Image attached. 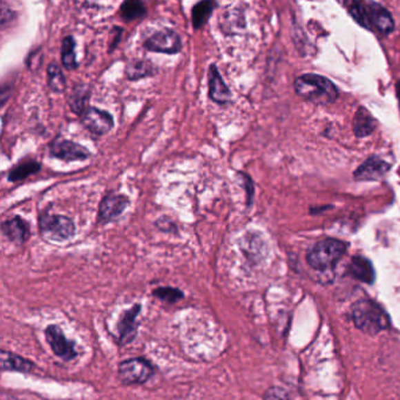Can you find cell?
Instances as JSON below:
<instances>
[{
    "mask_svg": "<svg viewBox=\"0 0 400 400\" xmlns=\"http://www.w3.org/2000/svg\"><path fill=\"white\" fill-rule=\"evenodd\" d=\"M348 246L336 239H323L308 254V263L314 270L326 271L336 267L341 257L346 255Z\"/></svg>",
    "mask_w": 400,
    "mask_h": 400,
    "instance_id": "3957f363",
    "label": "cell"
},
{
    "mask_svg": "<svg viewBox=\"0 0 400 400\" xmlns=\"http://www.w3.org/2000/svg\"><path fill=\"white\" fill-rule=\"evenodd\" d=\"M266 400H291L289 393L281 388H270L264 394Z\"/></svg>",
    "mask_w": 400,
    "mask_h": 400,
    "instance_id": "83f0119b",
    "label": "cell"
},
{
    "mask_svg": "<svg viewBox=\"0 0 400 400\" xmlns=\"http://www.w3.org/2000/svg\"><path fill=\"white\" fill-rule=\"evenodd\" d=\"M241 177H242V180H243L244 185L243 187L246 188V192H247V206L250 207L251 203H252V199H254V194H255V188H254V182L251 180V177L247 174L239 173Z\"/></svg>",
    "mask_w": 400,
    "mask_h": 400,
    "instance_id": "f1b7e54d",
    "label": "cell"
},
{
    "mask_svg": "<svg viewBox=\"0 0 400 400\" xmlns=\"http://www.w3.org/2000/svg\"><path fill=\"white\" fill-rule=\"evenodd\" d=\"M48 86L52 92L58 94L66 92V78L58 63H51L48 66Z\"/></svg>",
    "mask_w": 400,
    "mask_h": 400,
    "instance_id": "7402d4cb",
    "label": "cell"
},
{
    "mask_svg": "<svg viewBox=\"0 0 400 400\" xmlns=\"http://www.w3.org/2000/svg\"><path fill=\"white\" fill-rule=\"evenodd\" d=\"M157 67L150 60L134 59L127 63L125 73L130 81H138L157 74Z\"/></svg>",
    "mask_w": 400,
    "mask_h": 400,
    "instance_id": "e0dca14e",
    "label": "cell"
},
{
    "mask_svg": "<svg viewBox=\"0 0 400 400\" xmlns=\"http://www.w3.org/2000/svg\"><path fill=\"white\" fill-rule=\"evenodd\" d=\"M46 339L51 346L53 352L58 357L63 358L65 361H71L77 356L73 341H68L59 326H50L46 329Z\"/></svg>",
    "mask_w": 400,
    "mask_h": 400,
    "instance_id": "8fae6325",
    "label": "cell"
},
{
    "mask_svg": "<svg viewBox=\"0 0 400 400\" xmlns=\"http://www.w3.org/2000/svg\"><path fill=\"white\" fill-rule=\"evenodd\" d=\"M153 368L141 358L122 361L119 365V378L123 384H141L153 376Z\"/></svg>",
    "mask_w": 400,
    "mask_h": 400,
    "instance_id": "52a82bcc",
    "label": "cell"
},
{
    "mask_svg": "<svg viewBox=\"0 0 400 400\" xmlns=\"http://www.w3.org/2000/svg\"><path fill=\"white\" fill-rule=\"evenodd\" d=\"M391 166L378 157H370L368 161L358 167L354 172V177L361 181L381 180L390 172Z\"/></svg>",
    "mask_w": 400,
    "mask_h": 400,
    "instance_id": "4fadbf2b",
    "label": "cell"
},
{
    "mask_svg": "<svg viewBox=\"0 0 400 400\" xmlns=\"http://www.w3.org/2000/svg\"><path fill=\"white\" fill-rule=\"evenodd\" d=\"M208 78V97L212 102L217 105H227L232 101V92L224 83L223 78L219 71V67L216 63H212L207 73Z\"/></svg>",
    "mask_w": 400,
    "mask_h": 400,
    "instance_id": "30bf717a",
    "label": "cell"
},
{
    "mask_svg": "<svg viewBox=\"0 0 400 400\" xmlns=\"http://www.w3.org/2000/svg\"><path fill=\"white\" fill-rule=\"evenodd\" d=\"M147 51L163 54H177L182 51V39L180 34L172 28H165L154 32L143 41Z\"/></svg>",
    "mask_w": 400,
    "mask_h": 400,
    "instance_id": "5b68a950",
    "label": "cell"
},
{
    "mask_svg": "<svg viewBox=\"0 0 400 400\" xmlns=\"http://www.w3.org/2000/svg\"><path fill=\"white\" fill-rule=\"evenodd\" d=\"M147 8L142 1L138 0H128L122 3L120 6V16L126 21H133V20L143 19L147 16Z\"/></svg>",
    "mask_w": 400,
    "mask_h": 400,
    "instance_id": "603a6c76",
    "label": "cell"
},
{
    "mask_svg": "<svg viewBox=\"0 0 400 400\" xmlns=\"http://www.w3.org/2000/svg\"><path fill=\"white\" fill-rule=\"evenodd\" d=\"M61 63L68 71L78 68L79 63L75 54V40L72 36L65 37L61 43Z\"/></svg>",
    "mask_w": 400,
    "mask_h": 400,
    "instance_id": "d4e9b609",
    "label": "cell"
},
{
    "mask_svg": "<svg viewBox=\"0 0 400 400\" xmlns=\"http://www.w3.org/2000/svg\"><path fill=\"white\" fill-rule=\"evenodd\" d=\"M1 232L5 237L13 243L23 244L30 239L31 229L28 221L21 216H14L1 223Z\"/></svg>",
    "mask_w": 400,
    "mask_h": 400,
    "instance_id": "7c38bea8",
    "label": "cell"
},
{
    "mask_svg": "<svg viewBox=\"0 0 400 400\" xmlns=\"http://www.w3.org/2000/svg\"><path fill=\"white\" fill-rule=\"evenodd\" d=\"M354 326L364 334H377L390 326V317L383 306L372 299H359L352 306Z\"/></svg>",
    "mask_w": 400,
    "mask_h": 400,
    "instance_id": "6da1fadb",
    "label": "cell"
},
{
    "mask_svg": "<svg viewBox=\"0 0 400 400\" xmlns=\"http://www.w3.org/2000/svg\"><path fill=\"white\" fill-rule=\"evenodd\" d=\"M297 94L316 105H329L338 98L337 87L322 75L306 74L294 80Z\"/></svg>",
    "mask_w": 400,
    "mask_h": 400,
    "instance_id": "7a4b0ae2",
    "label": "cell"
},
{
    "mask_svg": "<svg viewBox=\"0 0 400 400\" xmlns=\"http://www.w3.org/2000/svg\"><path fill=\"white\" fill-rule=\"evenodd\" d=\"M154 294L157 296V299L169 303L177 302L183 297V294L175 288H159L157 290H154Z\"/></svg>",
    "mask_w": 400,
    "mask_h": 400,
    "instance_id": "4316f807",
    "label": "cell"
},
{
    "mask_svg": "<svg viewBox=\"0 0 400 400\" xmlns=\"http://www.w3.org/2000/svg\"><path fill=\"white\" fill-rule=\"evenodd\" d=\"M48 150L51 157L65 162L85 161L92 155L85 146L63 138H55Z\"/></svg>",
    "mask_w": 400,
    "mask_h": 400,
    "instance_id": "8992f818",
    "label": "cell"
},
{
    "mask_svg": "<svg viewBox=\"0 0 400 400\" xmlns=\"http://www.w3.org/2000/svg\"><path fill=\"white\" fill-rule=\"evenodd\" d=\"M350 14L361 26H364L366 28H372L371 20H370V11L368 5L361 4V3H353L351 5V8H350Z\"/></svg>",
    "mask_w": 400,
    "mask_h": 400,
    "instance_id": "484cf974",
    "label": "cell"
},
{
    "mask_svg": "<svg viewBox=\"0 0 400 400\" xmlns=\"http://www.w3.org/2000/svg\"><path fill=\"white\" fill-rule=\"evenodd\" d=\"M39 229L41 235L54 242H65L73 239L77 230L72 219L50 212H43L39 216Z\"/></svg>",
    "mask_w": 400,
    "mask_h": 400,
    "instance_id": "277c9868",
    "label": "cell"
},
{
    "mask_svg": "<svg viewBox=\"0 0 400 400\" xmlns=\"http://www.w3.org/2000/svg\"><path fill=\"white\" fill-rule=\"evenodd\" d=\"M219 6L216 1L212 0H204L194 5L192 8V23L195 30H201L204 25L208 23L210 17Z\"/></svg>",
    "mask_w": 400,
    "mask_h": 400,
    "instance_id": "ffe728a7",
    "label": "cell"
},
{
    "mask_svg": "<svg viewBox=\"0 0 400 400\" xmlns=\"http://www.w3.org/2000/svg\"><path fill=\"white\" fill-rule=\"evenodd\" d=\"M130 199L121 194L110 192L105 195L99 204V223L107 224L118 220L130 206Z\"/></svg>",
    "mask_w": 400,
    "mask_h": 400,
    "instance_id": "9c48e42d",
    "label": "cell"
},
{
    "mask_svg": "<svg viewBox=\"0 0 400 400\" xmlns=\"http://www.w3.org/2000/svg\"><path fill=\"white\" fill-rule=\"evenodd\" d=\"M16 18V13L13 12L12 8H6V3H1V28H6V24L12 21Z\"/></svg>",
    "mask_w": 400,
    "mask_h": 400,
    "instance_id": "f546056e",
    "label": "cell"
},
{
    "mask_svg": "<svg viewBox=\"0 0 400 400\" xmlns=\"http://www.w3.org/2000/svg\"><path fill=\"white\" fill-rule=\"evenodd\" d=\"M80 118L85 130L97 137H102L105 134L110 133L114 128V118L112 114L108 113L107 110H100L98 107H88Z\"/></svg>",
    "mask_w": 400,
    "mask_h": 400,
    "instance_id": "ba28073f",
    "label": "cell"
},
{
    "mask_svg": "<svg viewBox=\"0 0 400 400\" xmlns=\"http://www.w3.org/2000/svg\"><path fill=\"white\" fill-rule=\"evenodd\" d=\"M140 309H141L140 306L137 304L133 309L126 311L125 314H122L121 319L119 322V336H120L121 344H128L137 336V330H138L137 317L140 312Z\"/></svg>",
    "mask_w": 400,
    "mask_h": 400,
    "instance_id": "5bb4252c",
    "label": "cell"
},
{
    "mask_svg": "<svg viewBox=\"0 0 400 400\" xmlns=\"http://www.w3.org/2000/svg\"><path fill=\"white\" fill-rule=\"evenodd\" d=\"M41 163L33 160V159H24L23 161L13 166L12 168L8 170V182H18L28 179L31 175L40 172Z\"/></svg>",
    "mask_w": 400,
    "mask_h": 400,
    "instance_id": "d6986e66",
    "label": "cell"
},
{
    "mask_svg": "<svg viewBox=\"0 0 400 400\" xmlns=\"http://www.w3.org/2000/svg\"><path fill=\"white\" fill-rule=\"evenodd\" d=\"M33 368L31 361H26L24 358L19 357L17 354L3 351L1 352V369L10 370V371H21L28 372Z\"/></svg>",
    "mask_w": 400,
    "mask_h": 400,
    "instance_id": "cb8c5ba5",
    "label": "cell"
},
{
    "mask_svg": "<svg viewBox=\"0 0 400 400\" xmlns=\"http://www.w3.org/2000/svg\"><path fill=\"white\" fill-rule=\"evenodd\" d=\"M350 274L363 283L372 284L376 279V271L372 263L363 256H354L349 266Z\"/></svg>",
    "mask_w": 400,
    "mask_h": 400,
    "instance_id": "2e32d148",
    "label": "cell"
},
{
    "mask_svg": "<svg viewBox=\"0 0 400 400\" xmlns=\"http://www.w3.org/2000/svg\"><path fill=\"white\" fill-rule=\"evenodd\" d=\"M90 99V88L83 83H77L72 90L71 94L68 95L67 102L73 113L77 115H83V112L88 108V102Z\"/></svg>",
    "mask_w": 400,
    "mask_h": 400,
    "instance_id": "ac0fdd59",
    "label": "cell"
},
{
    "mask_svg": "<svg viewBox=\"0 0 400 400\" xmlns=\"http://www.w3.org/2000/svg\"><path fill=\"white\" fill-rule=\"evenodd\" d=\"M374 127H376V120L372 118V115L365 108H359L353 121L354 134L358 138H365L372 133Z\"/></svg>",
    "mask_w": 400,
    "mask_h": 400,
    "instance_id": "44dd1931",
    "label": "cell"
},
{
    "mask_svg": "<svg viewBox=\"0 0 400 400\" xmlns=\"http://www.w3.org/2000/svg\"><path fill=\"white\" fill-rule=\"evenodd\" d=\"M112 33H113L114 39L113 43L110 45V52L117 48V45L120 43L123 30L121 28H119V26H114L113 30H112Z\"/></svg>",
    "mask_w": 400,
    "mask_h": 400,
    "instance_id": "4dcf8cb0",
    "label": "cell"
},
{
    "mask_svg": "<svg viewBox=\"0 0 400 400\" xmlns=\"http://www.w3.org/2000/svg\"><path fill=\"white\" fill-rule=\"evenodd\" d=\"M368 6H369L370 20L373 28H376L383 34L391 33L394 28V21H393L391 13L381 5L374 4V3H370Z\"/></svg>",
    "mask_w": 400,
    "mask_h": 400,
    "instance_id": "9a60e30c",
    "label": "cell"
},
{
    "mask_svg": "<svg viewBox=\"0 0 400 400\" xmlns=\"http://www.w3.org/2000/svg\"><path fill=\"white\" fill-rule=\"evenodd\" d=\"M397 90H398V98H399L400 102V83H398V85H397Z\"/></svg>",
    "mask_w": 400,
    "mask_h": 400,
    "instance_id": "1f68e13d",
    "label": "cell"
}]
</instances>
